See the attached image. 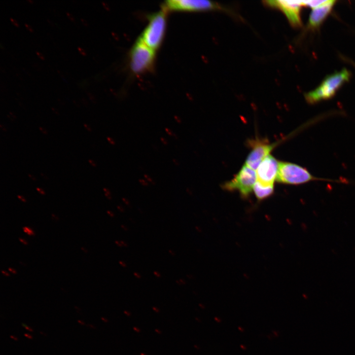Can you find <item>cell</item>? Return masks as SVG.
I'll list each match as a JSON object with an SVG mask.
<instances>
[{
	"label": "cell",
	"mask_w": 355,
	"mask_h": 355,
	"mask_svg": "<svg viewBox=\"0 0 355 355\" xmlns=\"http://www.w3.org/2000/svg\"><path fill=\"white\" fill-rule=\"evenodd\" d=\"M155 59V51L139 37L132 46L129 54L131 71L135 74L149 71L153 68Z\"/></svg>",
	"instance_id": "cell-3"
},
{
	"label": "cell",
	"mask_w": 355,
	"mask_h": 355,
	"mask_svg": "<svg viewBox=\"0 0 355 355\" xmlns=\"http://www.w3.org/2000/svg\"><path fill=\"white\" fill-rule=\"evenodd\" d=\"M10 20L14 25H15L16 27H19V24L16 20L12 18H10Z\"/></svg>",
	"instance_id": "cell-20"
},
{
	"label": "cell",
	"mask_w": 355,
	"mask_h": 355,
	"mask_svg": "<svg viewBox=\"0 0 355 355\" xmlns=\"http://www.w3.org/2000/svg\"><path fill=\"white\" fill-rule=\"evenodd\" d=\"M169 253H170L172 255H175V252H174V251H172V250H171V249H170V250H169Z\"/></svg>",
	"instance_id": "cell-52"
},
{
	"label": "cell",
	"mask_w": 355,
	"mask_h": 355,
	"mask_svg": "<svg viewBox=\"0 0 355 355\" xmlns=\"http://www.w3.org/2000/svg\"><path fill=\"white\" fill-rule=\"evenodd\" d=\"M25 328L27 330H29V331H31V332H33V329L31 327H29V326H27V325Z\"/></svg>",
	"instance_id": "cell-44"
},
{
	"label": "cell",
	"mask_w": 355,
	"mask_h": 355,
	"mask_svg": "<svg viewBox=\"0 0 355 355\" xmlns=\"http://www.w3.org/2000/svg\"><path fill=\"white\" fill-rule=\"evenodd\" d=\"M134 275L136 278H137L138 279H140L142 277L141 275L139 273H137V272H134Z\"/></svg>",
	"instance_id": "cell-34"
},
{
	"label": "cell",
	"mask_w": 355,
	"mask_h": 355,
	"mask_svg": "<svg viewBox=\"0 0 355 355\" xmlns=\"http://www.w3.org/2000/svg\"><path fill=\"white\" fill-rule=\"evenodd\" d=\"M19 240L21 242H22L23 244H24V245H27V244H28L27 242L25 240H24V239H22L20 238H19Z\"/></svg>",
	"instance_id": "cell-40"
},
{
	"label": "cell",
	"mask_w": 355,
	"mask_h": 355,
	"mask_svg": "<svg viewBox=\"0 0 355 355\" xmlns=\"http://www.w3.org/2000/svg\"><path fill=\"white\" fill-rule=\"evenodd\" d=\"M88 326H89V327H90V328H91H91H94V327L92 325H91V324H88Z\"/></svg>",
	"instance_id": "cell-56"
},
{
	"label": "cell",
	"mask_w": 355,
	"mask_h": 355,
	"mask_svg": "<svg viewBox=\"0 0 355 355\" xmlns=\"http://www.w3.org/2000/svg\"><path fill=\"white\" fill-rule=\"evenodd\" d=\"M78 50L79 53L81 54H82V55H83V56L86 55V53L83 48H81L80 47H78Z\"/></svg>",
	"instance_id": "cell-19"
},
{
	"label": "cell",
	"mask_w": 355,
	"mask_h": 355,
	"mask_svg": "<svg viewBox=\"0 0 355 355\" xmlns=\"http://www.w3.org/2000/svg\"><path fill=\"white\" fill-rule=\"evenodd\" d=\"M323 179L313 176L305 168L288 162H279L276 181L279 183L299 185L311 181Z\"/></svg>",
	"instance_id": "cell-4"
},
{
	"label": "cell",
	"mask_w": 355,
	"mask_h": 355,
	"mask_svg": "<svg viewBox=\"0 0 355 355\" xmlns=\"http://www.w3.org/2000/svg\"><path fill=\"white\" fill-rule=\"evenodd\" d=\"M36 190L39 192V193H40V194H41V195H45V191H44V190L42 189H41V188H40L37 187V188H36Z\"/></svg>",
	"instance_id": "cell-24"
},
{
	"label": "cell",
	"mask_w": 355,
	"mask_h": 355,
	"mask_svg": "<svg viewBox=\"0 0 355 355\" xmlns=\"http://www.w3.org/2000/svg\"><path fill=\"white\" fill-rule=\"evenodd\" d=\"M0 128H1V129L2 131H6V128L5 127V126H4V125H2V124H0Z\"/></svg>",
	"instance_id": "cell-45"
},
{
	"label": "cell",
	"mask_w": 355,
	"mask_h": 355,
	"mask_svg": "<svg viewBox=\"0 0 355 355\" xmlns=\"http://www.w3.org/2000/svg\"><path fill=\"white\" fill-rule=\"evenodd\" d=\"M268 3L280 8L287 16L289 22L295 26L301 24L300 9L303 5L302 1L299 0H273Z\"/></svg>",
	"instance_id": "cell-9"
},
{
	"label": "cell",
	"mask_w": 355,
	"mask_h": 355,
	"mask_svg": "<svg viewBox=\"0 0 355 355\" xmlns=\"http://www.w3.org/2000/svg\"><path fill=\"white\" fill-rule=\"evenodd\" d=\"M17 197H18V198L21 201H22V202H26V199L23 196H21V195H17Z\"/></svg>",
	"instance_id": "cell-28"
},
{
	"label": "cell",
	"mask_w": 355,
	"mask_h": 355,
	"mask_svg": "<svg viewBox=\"0 0 355 355\" xmlns=\"http://www.w3.org/2000/svg\"><path fill=\"white\" fill-rule=\"evenodd\" d=\"M8 270H9L10 272H11V273H13V274H16V271L15 270H14L13 269H12V268H8Z\"/></svg>",
	"instance_id": "cell-43"
},
{
	"label": "cell",
	"mask_w": 355,
	"mask_h": 355,
	"mask_svg": "<svg viewBox=\"0 0 355 355\" xmlns=\"http://www.w3.org/2000/svg\"><path fill=\"white\" fill-rule=\"evenodd\" d=\"M10 338H11V339L14 340L18 341V338H17L16 337H15V336H13V335H11V336H10Z\"/></svg>",
	"instance_id": "cell-50"
},
{
	"label": "cell",
	"mask_w": 355,
	"mask_h": 355,
	"mask_svg": "<svg viewBox=\"0 0 355 355\" xmlns=\"http://www.w3.org/2000/svg\"><path fill=\"white\" fill-rule=\"evenodd\" d=\"M36 53L37 55L38 56V57H39L40 59H41V60L44 59V56L40 52L36 51Z\"/></svg>",
	"instance_id": "cell-27"
},
{
	"label": "cell",
	"mask_w": 355,
	"mask_h": 355,
	"mask_svg": "<svg viewBox=\"0 0 355 355\" xmlns=\"http://www.w3.org/2000/svg\"><path fill=\"white\" fill-rule=\"evenodd\" d=\"M335 2L325 0L320 5L313 8L309 19V26L314 29L319 27L330 13Z\"/></svg>",
	"instance_id": "cell-10"
},
{
	"label": "cell",
	"mask_w": 355,
	"mask_h": 355,
	"mask_svg": "<svg viewBox=\"0 0 355 355\" xmlns=\"http://www.w3.org/2000/svg\"><path fill=\"white\" fill-rule=\"evenodd\" d=\"M80 20L84 26H88V23L86 20H85L84 19H83V18H81Z\"/></svg>",
	"instance_id": "cell-32"
},
{
	"label": "cell",
	"mask_w": 355,
	"mask_h": 355,
	"mask_svg": "<svg viewBox=\"0 0 355 355\" xmlns=\"http://www.w3.org/2000/svg\"><path fill=\"white\" fill-rule=\"evenodd\" d=\"M144 178H145V179L147 181L151 183L152 184H154V182L153 181V179L147 175L144 174Z\"/></svg>",
	"instance_id": "cell-14"
},
{
	"label": "cell",
	"mask_w": 355,
	"mask_h": 355,
	"mask_svg": "<svg viewBox=\"0 0 355 355\" xmlns=\"http://www.w3.org/2000/svg\"><path fill=\"white\" fill-rule=\"evenodd\" d=\"M83 126H84V128H85L88 131H89V132H91V131H92V128H91V126H90L88 124H86V123H84V124H83Z\"/></svg>",
	"instance_id": "cell-22"
},
{
	"label": "cell",
	"mask_w": 355,
	"mask_h": 355,
	"mask_svg": "<svg viewBox=\"0 0 355 355\" xmlns=\"http://www.w3.org/2000/svg\"><path fill=\"white\" fill-rule=\"evenodd\" d=\"M252 147L247 156L245 164L251 169L255 170L262 161L278 144V142L270 143L259 140H251L248 142Z\"/></svg>",
	"instance_id": "cell-6"
},
{
	"label": "cell",
	"mask_w": 355,
	"mask_h": 355,
	"mask_svg": "<svg viewBox=\"0 0 355 355\" xmlns=\"http://www.w3.org/2000/svg\"><path fill=\"white\" fill-rule=\"evenodd\" d=\"M117 208L120 212L123 213L124 212L123 208L120 206H117Z\"/></svg>",
	"instance_id": "cell-37"
},
{
	"label": "cell",
	"mask_w": 355,
	"mask_h": 355,
	"mask_svg": "<svg viewBox=\"0 0 355 355\" xmlns=\"http://www.w3.org/2000/svg\"><path fill=\"white\" fill-rule=\"evenodd\" d=\"M25 25L26 27L27 28V29L29 31H30V32H33V29L32 27L30 25H29V24H27V23H25Z\"/></svg>",
	"instance_id": "cell-26"
},
{
	"label": "cell",
	"mask_w": 355,
	"mask_h": 355,
	"mask_svg": "<svg viewBox=\"0 0 355 355\" xmlns=\"http://www.w3.org/2000/svg\"><path fill=\"white\" fill-rule=\"evenodd\" d=\"M160 139H161V141L162 142L164 145H167V144H168V142H167V141L165 138L162 137V138H161Z\"/></svg>",
	"instance_id": "cell-31"
},
{
	"label": "cell",
	"mask_w": 355,
	"mask_h": 355,
	"mask_svg": "<svg viewBox=\"0 0 355 355\" xmlns=\"http://www.w3.org/2000/svg\"><path fill=\"white\" fill-rule=\"evenodd\" d=\"M165 131L166 132V133H167L169 135H170V136H174L175 137H176V135H175V134L173 132V131H172V130H171L170 129H169V128H165Z\"/></svg>",
	"instance_id": "cell-15"
},
{
	"label": "cell",
	"mask_w": 355,
	"mask_h": 355,
	"mask_svg": "<svg viewBox=\"0 0 355 355\" xmlns=\"http://www.w3.org/2000/svg\"><path fill=\"white\" fill-rule=\"evenodd\" d=\"M274 191V184H265L258 180H256L253 187V191L259 200H263L270 197Z\"/></svg>",
	"instance_id": "cell-11"
},
{
	"label": "cell",
	"mask_w": 355,
	"mask_h": 355,
	"mask_svg": "<svg viewBox=\"0 0 355 355\" xmlns=\"http://www.w3.org/2000/svg\"><path fill=\"white\" fill-rule=\"evenodd\" d=\"M28 1H29V2H33V1H32V0H28Z\"/></svg>",
	"instance_id": "cell-58"
},
{
	"label": "cell",
	"mask_w": 355,
	"mask_h": 355,
	"mask_svg": "<svg viewBox=\"0 0 355 355\" xmlns=\"http://www.w3.org/2000/svg\"><path fill=\"white\" fill-rule=\"evenodd\" d=\"M115 243L119 247H122V245L120 242V241H115Z\"/></svg>",
	"instance_id": "cell-41"
},
{
	"label": "cell",
	"mask_w": 355,
	"mask_h": 355,
	"mask_svg": "<svg viewBox=\"0 0 355 355\" xmlns=\"http://www.w3.org/2000/svg\"><path fill=\"white\" fill-rule=\"evenodd\" d=\"M122 200H123V202H124L126 205H128H128L130 204L129 202L128 201V200L127 199H126V198H122Z\"/></svg>",
	"instance_id": "cell-36"
},
{
	"label": "cell",
	"mask_w": 355,
	"mask_h": 355,
	"mask_svg": "<svg viewBox=\"0 0 355 355\" xmlns=\"http://www.w3.org/2000/svg\"><path fill=\"white\" fill-rule=\"evenodd\" d=\"M24 232L29 235H34L35 234L34 231L29 227H24L23 228Z\"/></svg>",
	"instance_id": "cell-12"
},
{
	"label": "cell",
	"mask_w": 355,
	"mask_h": 355,
	"mask_svg": "<svg viewBox=\"0 0 355 355\" xmlns=\"http://www.w3.org/2000/svg\"><path fill=\"white\" fill-rule=\"evenodd\" d=\"M1 273H2L4 275H5V276H9V274L7 272H5V271H1Z\"/></svg>",
	"instance_id": "cell-48"
},
{
	"label": "cell",
	"mask_w": 355,
	"mask_h": 355,
	"mask_svg": "<svg viewBox=\"0 0 355 355\" xmlns=\"http://www.w3.org/2000/svg\"><path fill=\"white\" fill-rule=\"evenodd\" d=\"M175 119L177 120L178 123H181V120L180 119H179L178 117H175Z\"/></svg>",
	"instance_id": "cell-55"
},
{
	"label": "cell",
	"mask_w": 355,
	"mask_h": 355,
	"mask_svg": "<svg viewBox=\"0 0 355 355\" xmlns=\"http://www.w3.org/2000/svg\"><path fill=\"white\" fill-rule=\"evenodd\" d=\"M88 162L90 164V165L93 167H95L97 166L96 162L91 159L88 160Z\"/></svg>",
	"instance_id": "cell-25"
},
{
	"label": "cell",
	"mask_w": 355,
	"mask_h": 355,
	"mask_svg": "<svg viewBox=\"0 0 355 355\" xmlns=\"http://www.w3.org/2000/svg\"><path fill=\"white\" fill-rule=\"evenodd\" d=\"M81 249H82L84 252L87 251V250H85L84 248H81Z\"/></svg>",
	"instance_id": "cell-57"
},
{
	"label": "cell",
	"mask_w": 355,
	"mask_h": 355,
	"mask_svg": "<svg viewBox=\"0 0 355 355\" xmlns=\"http://www.w3.org/2000/svg\"><path fill=\"white\" fill-rule=\"evenodd\" d=\"M153 274L157 278H160L161 277V274L158 271H154Z\"/></svg>",
	"instance_id": "cell-30"
},
{
	"label": "cell",
	"mask_w": 355,
	"mask_h": 355,
	"mask_svg": "<svg viewBox=\"0 0 355 355\" xmlns=\"http://www.w3.org/2000/svg\"><path fill=\"white\" fill-rule=\"evenodd\" d=\"M41 176L43 178L46 179H48V177L47 176H46L45 175V174L41 173Z\"/></svg>",
	"instance_id": "cell-47"
},
{
	"label": "cell",
	"mask_w": 355,
	"mask_h": 355,
	"mask_svg": "<svg viewBox=\"0 0 355 355\" xmlns=\"http://www.w3.org/2000/svg\"><path fill=\"white\" fill-rule=\"evenodd\" d=\"M122 228L125 231H127L128 230V228L126 226H124V225H121Z\"/></svg>",
	"instance_id": "cell-49"
},
{
	"label": "cell",
	"mask_w": 355,
	"mask_h": 355,
	"mask_svg": "<svg viewBox=\"0 0 355 355\" xmlns=\"http://www.w3.org/2000/svg\"><path fill=\"white\" fill-rule=\"evenodd\" d=\"M139 181L141 184L143 186H147L148 185V183L147 182V181H146L143 179H139Z\"/></svg>",
	"instance_id": "cell-16"
},
{
	"label": "cell",
	"mask_w": 355,
	"mask_h": 355,
	"mask_svg": "<svg viewBox=\"0 0 355 355\" xmlns=\"http://www.w3.org/2000/svg\"><path fill=\"white\" fill-rule=\"evenodd\" d=\"M103 190L105 192V195L106 197L108 199L110 200L111 199V193H110V191H109V190L106 188H104Z\"/></svg>",
	"instance_id": "cell-13"
},
{
	"label": "cell",
	"mask_w": 355,
	"mask_h": 355,
	"mask_svg": "<svg viewBox=\"0 0 355 355\" xmlns=\"http://www.w3.org/2000/svg\"><path fill=\"white\" fill-rule=\"evenodd\" d=\"M107 213L110 216V217H113L114 216V213L110 211H107Z\"/></svg>",
	"instance_id": "cell-38"
},
{
	"label": "cell",
	"mask_w": 355,
	"mask_h": 355,
	"mask_svg": "<svg viewBox=\"0 0 355 355\" xmlns=\"http://www.w3.org/2000/svg\"><path fill=\"white\" fill-rule=\"evenodd\" d=\"M24 336L30 339H32L33 338L32 336L28 333H25Z\"/></svg>",
	"instance_id": "cell-39"
},
{
	"label": "cell",
	"mask_w": 355,
	"mask_h": 355,
	"mask_svg": "<svg viewBox=\"0 0 355 355\" xmlns=\"http://www.w3.org/2000/svg\"><path fill=\"white\" fill-rule=\"evenodd\" d=\"M162 7L167 11H197L213 9L216 4L205 0H168L165 1Z\"/></svg>",
	"instance_id": "cell-7"
},
{
	"label": "cell",
	"mask_w": 355,
	"mask_h": 355,
	"mask_svg": "<svg viewBox=\"0 0 355 355\" xmlns=\"http://www.w3.org/2000/svg\"><path fill=\"white\" fill-rule=\"evenodd\" d=\"M78 322L81 325H84L85 323L81 320H78Z\"/></svg>",
	"instance_id": "cell-51"
},
{
	"label": "cell",
	"mask_w": 355,
	"mask_h": 355,
	"mask_svg": "<svg viewBox=\"0 0 355 355\" xmlns=\"http://www.w3.org/2000/svg\"><path fill=\"white\" fill-rule=\"evenodd\" d=\"M82 100L84 105H87L88 104L87 102L84 99H82Z\"/></svg>",
	"instance_id": "cell-53"
},
{
	"label": "cell",
	"mask_w": 355,
	"mask_h": 355,
	"mask_svg": "<svg viewBox=\"0 0 355 355\" xmlns=\"http://www.w3.org/2000/svg\"><path fill=\"white\" fill-rule=\"evenodd\" d=\"M119 263L123 267H127L126 264L123 261H119Z\"/></svg>",
	"instance_id": "cell-33"
},
{
	"label": "cell",
	"mask_w": 355,
	"mask_h": 355,
	"mask_svg": "<svg viewBox=\"0 0 355 355\" xmlns=\"http://www.w3.org/2000/svg\"><path fill=\"white\" fill-rule=\"evenodd\" d=\"M52 109L56 114H58V112L57 111V110L56 108L52 107Z\"/></svg>",
	"instance_id": "cell-54"
},
{
	"label": "cell",
	"mask_w": 355,
	"mask_h": 355,
	"mask_svg": "<svg viewBox=\"0 0 355 355\" xmlns=\"http://www.w3.org/2000/svg\"><path fill=\"white\" fill-rule=\"evenodd\" d=\"M7 116L11 120H13L16 118V116L15 115V114L11 112H9Z\"/></svg>",
	"instance_id": "cell-17"
},
{
	"label": "cell",
	"mask_w": 355,
	"mask_h": 355,
	"mask_svg": "<svg viewBox=\"0 0 355 355\" xmlns=\"http://www.w3.org/2000/svg\"><path fill=\"white\" fill-rule=\"evenodd\" d=\"M167 12L162 7L161 10L150 15L147 26L139 37L155 51L160 47L165 36Z\"/></svg>",
	"instance_id": "cell-2"
},
{
	"label": "cell",
	"mask_w": 355,
	"mask_h": 355,
	"mask_svg": "<svg viewBox=\"0 0 355 355\" xmlns=\"http://www.w3.org/2000/svg\"><path fill=\"white\" fill-rule=\"evenodd\" d=\"M120 242H121V244H122V247H127V243H126V242H125L124 241H121Z\"/></svg>",
	"instance_id": "cell-42"
},
{
	"label": "cell",
	"mask_w": 355,
	"mask_h": 355,
	"mask_svg": "<svg viewBox=\"0 0 355 355\" xmlns=\"http://www.w3.org/2000/svg\"><path fill=\"white\" fill-rule=\"evenodd\" d=\"M173 161L174 163L176 165H179L178 162L176 159H173Z\"/></svg>",
	"instance_id": "cell-46"
},
{
	"label": "cell",
	"mask_w": 355,
	"mask_h": 355,
	"mask_svg": "<svg viewBox=\"0 0 355 355\" xmlns=\"http://www.w3.org/2000/svg\"><path fill=\"white\" fill-rule=\"evenodd\" d=\"M66 14H67V15L68 17L71 21H75V19H74V18L73 17V16H72V14H71V13H70L68 12H67L66 13Z\"/></svg>",
	"instance_id": "cell-21"
},
{
	"label": "cell",
	"mask_w": 355,
	"mask_h": 355,
	"mask_svg": "<svg viewBox=\"0 0 355 355\" xmlns=\"http://www.w3.org/2000/svg\"><path fill=\"white\" fill-rule=\"evenodd\" d=\"M279 162L271 154L266 156L256 169L257 180L265 184H274L277 177Z\"/></svg>",
	"instance_id": "cell-8"
},
{
	"label": "cell",
	"mask_w": 355,
	"mask_h": 355,
	"mask_svg": "<svg viewBox=\"0 0 355 355\" xmlns=\"http://www.w3.org/2000/svg\"><path fill=\"white\" fill-rule=\"evenodd\" d=\"M28 177L33 181H36V178L32 174H28Z\"/></svg>",
	"instance_id": "cell-29"
},
{
	"label": "cell",
	"mask_w": 355,
	"mask_h": 355,
	"mask_svg": "<svg viewBox=\"0 0 355 355\" xmlns=\"http://www.w3.org/2000/svg\"><path fill=\"white\" fill-rule=\"evenodd\" d=\"M257 180L255 171L246 164L231 180L226 182L222 187L228 191L237 190L243 197H248L253 190Z\"/></svg>",
	"instance_id": "cell-5"
},
{
	"label": "cell",
	"mask_w": 355,
	"mask_h": 355,
	"mask_svg": "<svg viewBox=\"0 0 355 355\" xmlns=\"http://www.w3.org/2000/svg\"><path fill=\"white\" fill-rule=\"evenodd\" d=\"M87 94H88V96L89 99H90L92 102H94V100H95V99L94 98V97L93 96V95H92L91 93H88Z\"/></svg>",
	"instance_id": "cell-35"
},
{
	"label": "cell",
	"mask_w": 355,
	"mask_h": 355,
	"mask_svg": "<svg viewBox=\"0 0 355 355\" xmlns=\"http://www.w3.org/2000/svg\"><path fill=\"white\" fill-rule=\"evenodd\" d=\"M106 139H107V141L108 142H109L110 144H111V145H114V144H115V142L114 140L112 138H110V137H107L106 138Z\"/></svg>",
	"instance_id": "cell-18"
},
{
	"label": "cell",
	"mask_w": 355,
	"mask_h": 355,
	"mask_svg": "<svg viewBox=\"0 0 355 355\" xmlns=\"http://www.w3.org/2000/svg\"><path fill=\"white\" fill-rule=\"evenodd\" d=\"M39 129L42 134L44 135H46L47 134V131L44 128L39 127Z\"/></svg>",
	"instance_id": "cell-23"
},
{
	"label": "cell",
	"mask_w": 355,
	"mask_h": 355,
	"mask_svg": "<svg viewBox=\"0 0 355 355\" xmlns=\"http://www.w3.org/2000/svg\"><path fill=\"white\" fill-rule=\"evenodd\" d=\"M350 76V71L346 69L327 76L315 90L305 94L306 100L309 103L314 104L331 98Z\"/></svg>",
	"instance_id": "cell-1"
}]
</instances>
